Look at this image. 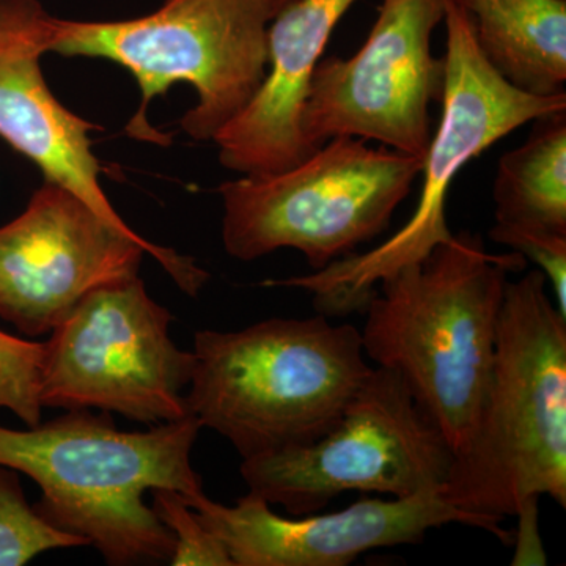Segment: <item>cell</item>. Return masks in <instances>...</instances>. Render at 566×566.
Here are the masks:
<instances>
[{
    "label": "cell",
    "instance_id": "obj_1",
    "mask_svg": "<svg viewBox=\"0 0 566 566\" xmlns=\"http://www.w3.org/2000/svg\"><path fill=\"white\" fill-rule=\"evenodd\" d=\"M524 264L520 253L488 252L476 234H453L382 279L365 305V356L400 375L453 455L479 419L509 274Z\"/></svg>",
    "mask_w": 566,
    "mask_h": 566
},
{
    "label": "cell",
    "instance_id": "obj_21",
    "mask_svg": "<svg viewBox=\"0 0 566 566\" xmlns=\"http://www.w3.org/2000/svg\"><path fill=\"white\" fill-rule=\"evenodd\" d=\"M281 2L283 3V6H286V3L292 2V0H281Z\"/></svg>",
    "mask_w": 566,
    "mask_h": 566
},
{
    "label": "cell",
    "instance_id": "obj_18",
    "mask_svg": "<svg viewBox=\"0 0 566 566\" xmlns=\"http://www.w3.org/2000/svg\"><path fill=\"white\" fill-rule=\"evenodd\" d=\"M153 510L164 526L172 532L174 566H233L226 546L205 526L196 510L182 499L180 491L153 490Z\"/></svg>",
    "mask_w": 566,
    "mask_h": 566
},
{
    "label": "cell",
    "instance_id": "obj_8",
    "mask_svg": "<svg viewBox=\"0 0 566 566\" xmlns=\"http://www.w3.org/2000/svg\"><path fill=\"white\" fill-rule=\"evenodd\" d=\"M453 457L400 375L375 367L326 433L311 444L248 458L240 471L249 493L304 516L348 491L395 499L439 493Z\"/></svg>",
    "mask_w": 566,
    "mask_h": 566
},
{
    "label": "cell",
    "instance_id": "obj_6",
    "mask_svg": "<svg viewBox=\"0 0 566 566\" xmlns=\"http://www.w3.org/2000/svg\"><path fill=\"white\" fill-rule=\"evenodd\" d=\"M444 22L441 118L423 158L422 193L409 221L371 251L353 253L307 275L266 281L264 285L311 293L316 311L324 316H344L365 308L382 279L422 262L436 245L452 240L447 226V197L465 164L526 123L566 109V93L531 95L509 84L483 57L471 20L453 0Z\"/></svg>",
    "mask_w": 566,
    "mask_h": 566
},
{
    "label": "cell",
    "instance_id": "obj_14",
    "mask_svg": "<svg viewBox=\"0 0 566 566\" xmlns=\"http://www.w3.org/2000/svg\"><path fill=\"white\" fill-rule=\"evenodd\" d=\"M357 0H292L268 29L263 84L238 117L216 134L219 163L240 175L281 172L315 150L303 133L308 85L327 43Z\"/></svg>",
    "mask_w": 566,
    "mask_h": 566
},
{
    "label": "cell",
    "instance_id": "obj_12",
    "mask_svg": "<svg viewBox=\"0 0 566 566\" xmlns=\"http://www.w3.org/2000/svg\"><path fill=\"white\" fill-rule=\"evenodd\" d=\"M218 536L233 566H346L368 551L419 545L447 524L482 528L505 545L512 535L497 521L461 512L428 491L405 499H363L340 512L283 517L248 493L233 506L207 494L188 501Z\"/></svg>",
    "mask_w": 566,
    "mask_h": 566
},
{
    "label": "cell",
    "instance_id": "obj_3",
    "mask_svg": "<svg viewBox=\"0 0 566 566\" xmlns=\"http://www.w3.org/2000/svg\"><path fill=\"white\" fill-rule=\"evenodd\" d=\"M439 494L497 523L542 495L566 509V316L539 270L506 282L485 400Z\"/></svg>",
    "mask_w": 566,
    "mask_h": 566
},
{
    "label": "cell",
    "instance_id": "obj_17",
    "mask_svg": "<svg viewBox=\"0 0 566 566\" xmlns=\"http://www.w3.org/2000/svg\"><path fill=\"white\" fill-rule=\"evenodd\" d=\"M88 546L82 536L52 526L25 501L17 471L0 464V566H21L62 547Z\"/></svg>",
    "mask_w": 566,
    "mask_h": 566
},
{
    "label": "cell",
    "instance_id": "obj_20",
    "mask_svg": "<svg viewBox=\"0 0 566 566\" xmlns=\"http://www.w3.org/2000/svg\"><path fill=\"white\" fill-rule=\"evenodd\" d=\"M538 509H528L516 515L520 517V532H517L516 554L513 565H545L546 556L539 543L538 524H536Z\"/></svg>",
    "mask_w": 566,
    "mask_h": 566
},
{
    "label": "cell",
    "instance_id": "obj_10",
    "mask_svg": "<svg viewBox=\"0 0 566 566\" xmlns=\"http://www.w3.org/2000/svg\"><path fill=\"white\" fill-rule=\"evenodd\" d=\"M145 253L188 296L210 281L192 256L120 232L80 196L44 180L0 227V318L31 337L52 333L93 290L139 275Z\"/></svg>",
    "mask_w": 566,
    "mask_h": 566
},
{
    "label": "cell",
    "instance_id": "obj_13",
    "mask_svg": "<svg viewBox=\"0 0 566 566\" xmlns=\"http://www.w3.org/2000/svg\"><path fill=\"white\" fill-rule=\"evenodd\" d=\"M54 14L41 0H0V139L43 174L80 196L104 221L140 238L104 192L92 150L98 126L63 106L41 70L51 52Z\"/></svg>",
    "mask_w": 566,
    "mask_h": 566
},
{
    "label": "cell",
    "instance_id": "obj_15",
    "mask_svg": "<svg viewBox=\"0 0 566 566\" xmlns=\"http://www.w3.org/2000/svg\"><path fill=\"white\" fill-rule=\"evenodd\" d=\"M476 46L509 84L538 96L566 84V0H453Z\"/></svg>",
    "mask_w": 566,
    "mask_h": 566
},
{
    "label": "cell",
    "instance_id": "obj_7",
    "mask_svg": "<svg viewBox=\"0 0 566 566\" xmlns=\"http://www.w3.org/2000/svg\"><path fill=\"white\" fill-rule=\"evenodd\" d=\"M422 164L382 145L334 137L290 169L222 182L223 249L241 262L294 249L312 271L324 270L389 229Z\"/></svg>",
    "mask_w": 566,
    "mask_h": 566
},
{
    "label": "cell",
    "instance_id": "obj_9",
    "mask_svg": "<svg viewBox=\"0 0 566 566\" xmlns=\"http://www.w3.org/2000/svg\"><path fill=\"white\" fill-rule=\"evenodd\" d=\"M172 319L139 275L93 290L44 342L41 406L150 424L191 416L193 354L174 344Z\"/></svg>",
    "mask_w": 566,
    "mask_h": 566
},
{
    "label": "cell",
    "instance_id": "obj_19",
    "mask_svg": "<svg viewBox=\"0 0 566 566\" xmlns=\"http://www.w3.org/2000/svg\"><path fill=\"white\" fill-rule=\"evenodd\" d=\"M44 344L0 331V408L10 409L29 427L41 423V370Z\"/></svg>",
    "mask_w": 566,
    "mask_h": 566
},
{
    "label": "cell",
    "instance_id": "obj_5",
    "mask_svg": "<svg viewBox=\"0 0 566 566\" xmlns=\"http://www.w3.org/2000/svg\"><path fill=\"white\" fill-rule=\"evenodd\" d=\"M281 0H163L144 17L73 21L54 17L51 52L95 57L128 70L140 106L126 132L134 139L169 144L147 120L153 99L185 82L197 104L180 120L196 142H212L252 102L268 71V29Z\"/></svg>",
    "mask_w": 566,
    "mask_h": 566
},
{
    "label": "cell",
    "instance_id": "obj_4",
    "mask_svg": "<svg viewBox=\"0 0 566 566\" xmlns=\"http://www.w3.org/2000/svg\"><path fill=\"white\" fill-rule=\"evenodd\" d=\"M192 354L189 415L243 460L314 442L374 368L360 331L322 314L199 331Z\"/></svg>",
    "mask_w": 566,
    "mask_h": 566
},
{
    "label": "cell",
    "instance_id": "obj_11",
    "mask_svg": "<svg viewBox=\"0 0 566 566\" xmlns=\"http://www.w3.org/2000/svg\"><path fill=\"white\" fill-rule=\"evenodd\" d=\"M452 0H382L367 40L348 59L316 66L303 112V133L316 150L334 137L378 142L424 158L430 147V106L441 103L444 59L431 36Z\"/></svg>",
    "mask_w": 566,
    "mask_h": 566
},
{
    "label": "cell",
    "instance_id": "obj_16",
    "mask_svg": "<svg viewBox=\"0 0 566 566\" xmlns=\"http://www.w3.org/2000/svg\"><path fill=\"white\" fill-rule=\"evenodd\" d=\"M532 123L526 142L499 159L490 233L566 234V109Z\"/></svg>",
    "mask_w": 566,
    "mask_h": 566
},
{
    "label": "cell",
    "instance_id": "obj_2",
    "mask_svg": "<svg viewBox=\"0 0 566 566\" xmlns=\"http://www.w3.org/2000/svg\"><path fill=\"white\" fill-rule=\"evenodd\" d=\"M202 424L192 416L148 431H120L109 416L70 411L29 430L0 427V464L40 486L33 506L48 523L87 539L111 565L170 560L175 538L147 491L205 494L192 447Z\"/></svg>",
    "mask_w": 566,
    "mask_h": 566
}]
</instances>
